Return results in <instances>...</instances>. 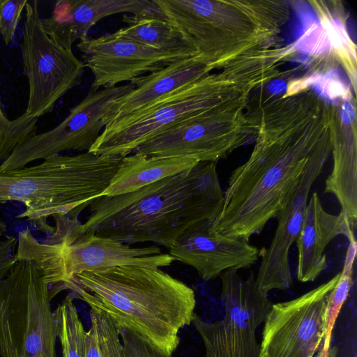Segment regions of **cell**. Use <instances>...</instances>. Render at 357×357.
<instances>
[{
    "label": "cell",
    "instance_id": "cell-1",
    "mask_svg": "<svg viewBox=\"0 0 357 357\" xmlns=\"http://www.w3.org/2000/svg\"><path fill=\"white\" fill-rule=\"evenodd\" d=\"M223 202L215 162H199L132 192L98 197L77 230L128 245L152 242L169 250L194 223L213 222Z\"/></svg>",
    "mask_w": 357,
    "mask_h": 357
},
{
    "label": "cell",
    "instance_id": "cell-2",
    "mask_svg": "<svg viewBox=\"0 0 357 357\" xmlns=\"http://www.w3.org/2000/svg\"><path fill=\"white\" fill-rule=\"evenodd\" d=\"M75 298L90 301L121 328L132 330L167 354L179 331L192 324L194 290L158 268L121 266L75 275L61 284Z\"/></svg>",
    "mask_w": 357,
    "mask_h": 357
},
{
    "label": "cell",
    "instance_id": "cell-3",
    "mask_svg": "<svg viewBox=\"0 0 357 357\" xmlns=\"http://www.w3.org/2000/svg\"><path fill=\"white\" fill-rule=\"evenodd\" d=\"M122 157L95 155H53L36 165L0 172V204L17 202L25 210L17 218H26L50 236L55 222L78 219L79 214L102 196L117 171Z\"/></svg>",
    "mask_w": 357,
    "mask_h": 357
},
{
    "label": "cell",
    "instance_id": "cell-4",
    "mask_svg": "<svg viewBox=\"0 0 357 357\" xmlns=\"http://www.w3.org/2000/svg\"><path fill=\"white\" fill-rule=\"evenodd\" d=\"M52 298L39 263L17 247L14 266L0 278L1 357H56Z\"/></svg>",
    "mask_w": 357,
    "mask_h": 357
},
{
    "label": "cell",
    "instance_id": "cell-5",
    "mask_svg": "<svg viewBox=\"0 0 357 357\" xmlns=\"http://www.w3.org/2000/svg\"><path fill=\"white\" fill-rule=\"evenodd\" d=\"M23 73L29 84L24 113L39 119L51 112L57 101L79 84L85 65L59 44L43 24L37 1H27L20 45Z\"/></svg>",
    "mask_w": 357,
    "mask_h": 357
},
{
    "label": "cell",
    "instance_id": "cell-6",
    "mask_svg": "<svg viewBox=\"0 0 357 357\" xmlns=\"http://www.w3.org/2000/svg\"><path fill=\"white\" fill-rule=\"evenodd\" d=\"M236 268L220 274L222 319L208 322L194 313L192 323L202 337L204 357H259L257 327L272 303L258 290L253 273L244 280Z\"/></svg>",
    "mask_w": 357,
    "mask_h": 357
},
{
    "label": "cell",
    "instance_id": "cell-7",
    "mask_svg": "<svg viewBox=\"0 0 357 357\" xmlns=\"http://www.w3.org/2000/svg\"><path fill=\"white\" fill-rule=\"evenodd\" d=\"M212 84L202 78L106 125L89 152L122 158L132 153L149 139L209 109L215 100Z\"/></svg>",
    "mask_w": 357,
    "mask_h": 357
},
{
    "label": "cell",
    "instance_id": "cell-8",
    "mask_svg": "<svg viewBox=\"0 0 357 357\" xmlns=\"http://www.w3.org/2000/svg\"><path fill=\"white\" fill-rule=\"evenodd\" d=\"M135 88V85L129 82L110 89H90L59 125L34 135L15 149L0 165V172L23 168L33 161L68 150L89 151L105 126L103 116L109 106Z\"/></svg>",
    "mask_w": 357,
    "mask_h": 357
},
{
    "label": "cell",
    "instance_id": "cell-9",
    "mask_svg": "<svg viewBox=\"0 0 357 357\" xmlns=\"http://www.w3.org/2000/svg\"><path fill=\"white\" fill-rule=\"evenodd\" d=\"M340 273L294 299L272 304L264 321L259 357H314L321 347L328 295Z\"/></svg>",
    "mask_w": 357,
    "mask_h": 357
},
{
    "label": "cell",
    "instance_id": "cell-10",
    "mask_svg": "<svg viewBox=\"0 0 357 357\" xmlns=\"http://www.w3.org/2000/svg\"><path fill=\"white\" fill-rule=\"evenodd\" d=\"M85 67L94 79L91 89H110L132 82L146 73L160 70L178 59L190 56L141 43L116 33L79 41Z\"/></svg>",
    "mask_w": 357,
    "mask_h": 357
},
{
    "label": "cell",
    "instance_id": "cell-11",
    "mask_svg": "<svg viewBox=\"0 0 357 357\" xmlns=\"http://www.w3.org/2000/svg\"><path fill=\"white\" fill-rule=\"evenodd\" d=\"M328 151L322 146L312 157L277 215L278 225L269 247L260 252L261 260L255 283L264 294L273 289L285 290L292 284L289 250L301 231L310 190L321 174Z\"/></svg>",
    "mask_w": 357,
    "mask_h": 357
},
{
    "label": "cell",
    "instance_id": "cell-12",
    "mask_svg": "<svg viewBox=\"0 0 357 357\" xmlns=\"http://www.w3.org/2000/svg\"><path fill=\"white\" fill-rule=\"evenodd\" d=\"M79 223L68 229L61 237L48 238L55 245L63 272L64 279L61 284L84 271L121 266L160 268L170 266L174 261L169 254L162 253L154 245L133 248L112 238L79 234Z\"/></svg>",
    "mask_w": 357,
    "mask_h": 357
},
{
    "label": "cell",
    "instance_id": "cell-13",
    "mask_svg": "<svg viewBox=\"0 0 357 357\" xmlns=\"http://www.w3.org/2000/svg\"><path fill=\"white\" fill-rule=\"evenodd\" d=\"M169 255L208 281L228 269L250 267L260 257V251L248 241L222 234L212 221L204 220L188 227L176 238Z\"/></svg>",
    "mask_w": 357,
    "mask_h": 357
},
{
    "label": "cell",
    "instance_id": "cell-14",
    "mask_svg": "<svg viewBox=\"0 0 357 357\" xmlns=\"http://www.w3.org/2000/svg\"><path fill=\"white\" fill-rule=\"evenodd\" d=\"M123 13L162 14L153 0H59L52 15L43 18V24L59 44L72 50L77 40L87 38L91 28L100 20Z\"/></svg>",
    "mask_w": 357,
    "mask_h": 357
},
{
    "label": "cell",
    "instance_id": "cell-15",
    "mask_svg": "<svg viewBox=\"0 0 357 357\" xmlns=\"http://www.w3.org/2000/svg\"><path fill=\"white\" fill-rule=\"evenodd\" d=\"M206 61L200 54L187 56L160 70L135 79L130 82L135 88L114 101L105 114V126L204 78L208 71Z\"/></svg>",
    "mask_w": 357,
    "mask_h": 357
},
{
    "label": "cell",
    "instance_id": "cell-16",
    "mask_svg": "<svg viewBox=\"0 0 357 357\" xmlns=\"http://www.w3.org/2000/svg\"><path fill=\"white\" fill-rule=\"evenodd\" d=\"M339 235L345 236L348 240L355 237L344 214L328 213L318 194L312 193L308 198L301 229L296 241L297 278L300 282H313L326 268L325 249Z\"/></svg>",
    "mask_w": 357,
    "mask_h": 357
},
{
    "label": "cell",
    "instance_id": "cell-17",
    "mask_svg": "<svg viewBox=\"0 0 357 357\" xmlns=\"http://www.w3.org/2000/svg\"><path fill=\"white\" fill-rule=\"evenodd\" d=\"M198 162L188 158H156L130 154L122 158L102 196L132 192L167 177L190 170Z\"/></svg>",
    "mask_w": 357,
    "mask_h": 357
},
{
    "label": "cell",
    "instance_id": "cell-18",
    "mask_svg": "<svg viewBox=\"0 0 357 357\" xmlns=\"http://www.w3.org/2000/svg\"><path fill=\"white\" fill-rule=\"evenodd\" d=\"M127 26L115 33L144 45L172 53L199 54L190 38L160 15H125Z\"/></svg>",
    "mask_w": 357,
    "mask_h": 357
},
{
    "label": "cell",
    "instance_id": "cell-19",
    "mask_svg": "<svg viewBox=\"0 0 357 357\" xmlns=\"http://www.w3.org/2000/svg\"><path fill=\"white\" fill-rule=\"evenodd\" d=\"M90 307L91 326L84 337V357H125L119 336L121 331L102 308L84 300Z\"/></svg>",
    "mask_w": 357,
    "mask_h": 357
},
{
    "label": "cell",
    "instance_id": "cell-20",
    "mask_svg": "<svg viewBox=\"0 0 357 357\" xmlns=\"http://www.w3.org/2000/svg\"><path fill=\"white\" fill-rule=\"evenodd\" d=\"M349 244L342 271L340 273L339 279L327 299L324 316V336L321 347L319 351L324 354H328L330 351L332 333L335 324L353 284V271L356 256L357 244L355 237L349 238Z\"/></svg>",
    "mask_w": 357,
    "mask_h": 357
},
{
    "label": "cell",
    "instance_id": "cell-21",
    "mask_svg": "<svg viewBox=\"0 0 357 357\" xmlns=\"http://www.w3.org/2000/svg\"><path fill=\"white\" fill-rule=\"evenodd\" d=\"M70 293L54 311L56 335L61 349L62 357H84L86 331Z\"/></svg>",
    "mask_w": 357,
    "mask_h": 357
},
{
    "label": "cell",
    "instance_id": "cell-22",
    "mask_svg": "<svg viewBox=\"0 0 357 357\" xmlns=\"http://www.w3.org/2000/svg\"><path fill=\"white\" fill-rule=\"evenodd\" d=\"M38 120L24 112L10 120L6 116L0 102V165L15 149L36 134Z\"/></svg>",
    "mask_w": 357,
    "mask_h": 357
},
{
    "label": "cell",
    "instance_id": "cell-23",
    "mask_svg": "<svg viewBox=\"0 0 357 357\" xmlns=\"http://www.w3.org/2000/svg\"><path fill=\"white\" fill-rule=\"evenodd\" d=\"M26 0H0V35L3 43H13Z\"/></svg>",
    "mask_w": 357,
    "mask_h": 357
},
{
    "label": "cell",
    "instance_id": "cell-24",
    "mask_svg": "<svg viewBox=\"0 0 357 357\" xmlns=\"http://www.w3.org/2000/svg\"><path fill=\"white\" fill-rule=\"evenodd\" d=\"M125 357H172L150 343L144 337L128 328H121Z\"/></svg>",
    "mask_w": 357,
    "mask_h": 357
},
{
    "label": "cell",
    "instance_id": "cell-25",
    "mask_svg": "<svg viewBox=\"0 0 357 357\" xmlns=\"http://www.w3.org/2000/svg\"><path fill=\"white\" fill-rule=\"evenodd\" d=\"M17 237L0 234V278L5 277L16 262Z\"/></svg>",
    "mask_w": 357,
    "mask_h": 357
},
{
    "label": "cell",
    "instance_id": "cell-26",
    "mask_svg": "<svg viewBox=\"0 0 357 357\" xmlns=\"http://www.w3.org/2000/svg\"><path fill=\"white\" fill-rule=\"evenodd\" d=\"M342 121L347 124L352 123L355 119V113L353 107L349 104H344L341 109Z\"/></svg>",
    "mask_w": 357,
    "mask_h": 357
},
{
    "label": "cell",
    "instance_id": "cell-27",
    "mask_svg": "<svg viewBox=\"0 0 357 357\" xmlns=\"http://www.w3.org/2000/svg\"><path fill=\"white\" fill-rule=\"evenodd\" d=\"M269 89L271 93L274 94H280L283 93L286 89L285 83L280 79H276L271 82Z\"/></svg>",
    "mask_w": 357,
    "mask_h": 357
},
{
    "label": "cell",
    "instance_id": "cell-28",
    "mask_svg": "<svg viewBox=\"0 0 357 357\" xmlns=\"http://www.w3.org/2000/svg\"><path fill=\"white\" fill-rule=\"evenodd\" d=\"M331 86H333L331 88V89H333V91H331V92L333 91V93H332L333 95H338L340 94L341 92H342V87L341 86L337 84V83H333Z\"/></svg>",
    "mask_w": 357,
    "mask_h": 357
},
{
    "label": "cell",
    "instance_id": "cell-29",
    "mask_svg": "<svg viewBox=\"0 0 357 357\" xmlns=\"http://www.w3.org/2000/svg\"><path fill=\"white\" fill-rule=\"evenodd\" d=\"M337 355V349L335 347H332L331 349V352L329 355L324 356L320 353H318V354L316 356V357H336Z\"/></svg>",
    "mask_w": 357,
    "mask_h": 357
},
{
    "label": "cell",
    "instance_id": "cell-30",
    "mask_svg": "<svg viewBox=\"0 0 357 357\" xmlns=\"http://www.w3.org/2000/svg\"><path fill=\"white\" fill-rule=\"evenodd\" d=\"M7 230V225L0 218V234H3Z\"/></svg>",
    "mask_w": 357,
    "mask_h": 357
}]
</instances>
